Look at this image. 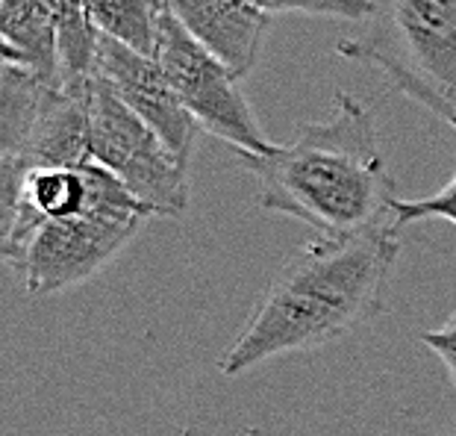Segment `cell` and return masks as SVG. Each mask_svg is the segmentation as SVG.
I'll return each mask as SVG.
<instances>
[{
  "instance_id": "obj_2",
  "label": "cell",
  "mask_w": 456,
  "mask_h": 436,
  "mask_svg": "<svg viewBox=\"0 0 456 436\" xmlns=\"http://www.w3.org/2000/svg\"><path fill=\"white\" fill-rule=\"evenodd\" d=\"M256 180V207L304 221L322 236L395 227L397 186L386 169L371 110L336 92L327 121L304 124L268 153L236 151Z\"/></svg>"
},
{
  "instance_id": "obj_13",
  "label": "cell",
  "mask_w": 456,
  "mask_h": 436,
  "mask_svg": "<svg viewBox=\"0 0 456 436\" xmlns=\"http://www.w3.org/2000/svg\"><path fill=\"white\" fill-rule=\"evenodd\" d=\"M265 15H315V18H342V21H365L371 12V0H248Z\"/></svg>"
},
{
  "instance_id": "obj_12",
  "label": "cell",
  "mask_w": 456,
  "mask_h": 436,
  "mask_svg": "<svg viewBox=\"0 0 456 436\" xmlns=\"http://www.w3.org/2000/svg\"><path fill=\"white\" fill-rule=\"evenodd\" d=\"M60 30V62L62 83L92 80L94 60H98L101 30L94 27L86 0H47Z\"/></svg>"
},
{
  "instance_id": "obj_6",
  "label": "cell",
  "mask_w": 456,
  "mask_h": 436,
  "mask_svg": "<svg viewBox=\"0 0 456 436\" xmlns=\"http://www.w3.org/2000/svg\"><path fill=\"white\" fill-rule=\"evenodd\" d=\"M144 218L83 216L47 221L27 245L18 275L30 295H60L92 280L112 263L142 230Z\"/></svg>"
},
{
  "instance_id": "obj_10",
  "label": "cell",
  "mask_w": 456,
  "mask_h": 436,
  "mask_svg": "<svg viewBox=\"0 0 456 436\" xmlns=\"http://www.w3.org/2000/svg\"><path fill=\"white\" fill-rule=\"evenodd\" d=\"M0 53L4 62L21 65L45 83H62L60 30L47 0H0Z\"/></svg>"
},
{
  "instance_id": "obj_9",
  "label": "cell",
  "mask_w": 456,
  "mask_h": 436,
  "mask_svg": "<svg viewBox=\"0 0 456 436\" xmlns=\"http://www.w3.org/2000/svg\"><path fill=\"white\" fill-rule=\"evenodd\" d=\"M165 6L239 80L254 71L271 15L259 12L248 0H165Z\"/></svg>"
},
{
  "instance_id": "obj_3",
  "label": "cell",
  "mask_w": 456,
  "mask_h": 436,
  "mask_svg": "<svg viewBox=\"0 0 456 436\" xmlns=\"http://www.w3.org/2000/svg\"><path fill=\"white\" fill-rule=\"evenodd\" d=\"M338 53L377 68L456 128V0H371L362 30L342 38Z\"/></svg>"
},
{
  "instance_id": "obj_11",
  "label": "cell",
  "mask_w": 456,
  "mask_h": 436,
  "mask_svg": "<svg viewBox=\"0 0 456 436\" xmlns=\"http://www.w3.org/2000/svg\"><path fill=\"white\" fill-rule=\"evenodd\" d=\"M101 36L133 47L144 56H157L159 12L165 0H86Z\"/></svg>"
},
{
  "instance_id": "obj_1",
  "label": "cell",
  "mask_w": 456,
  "mask_h": 436,
  "mask_svg": "<svg viewBox=\"0 0 456 436\" xmlns=\"http://www.w3.org/2000/svg\"><path fill=\"white\" fill-rule=\"evenodd\" d=\"M397 234V227H374L300 245L262 292L221 372L239 377L271 357L313 351L383 313L386 286L401 257Z\"/></svg>"
},
{
  "instance_id": "obj_16",
  "label": "cell",
  "mask_w": 456,
  "mask_h": 436,
  "mask_svg": "<svg viewBox=\"0 0 456 436\" xmlns=\"http://www.w3.org/2000/svg\"><path fill=\"white\" fill-rule=\"evenodd\" d=\"M448 436H456V428H453V431H451V433H448Z\"/></svg>"
},
{
  "instance_id": "obj_15",
  "label": "cell",
  "mask_w": 456,
  "mask_h": 436,
  "mask_svg": "<svg viewBox=\"0 0 456 436\" xmlns=\"http://www.w3.org/2000/svg\"><path fill=\"white\" fill-rule=\"evenodd\" d=\"M421 342L444 363V369L451 372V381L456 386V313L451 316L448 325H442L439 331L421 333Z\"/></svg>"
},
{
  "instance_id": "obj_5",
  "label": "cell",
  "mask_w": 456,
  "mask_h": 436,
  "mask_svg": "<svg viewBox=\"0 0 456 436\" xmlns=\"http://www.w3.org/2000/svg\"><path fill=\"white\" fill-rule=\"evenodd\" d=\"M157 60L174 92L180 95L183 106L200 124V130L218 136L232 151L268 153L274 148V142L262 133L250 112L245 95L239 89V77L195 36H189V30L165 4L159 12Z\"/></svg>"
},
{
  "instance_id": "obj_14",
  "label": "cell",
  "mask_w": 456,
  "mask_h": 436,
  "mask_svg": "<svg viewBox=\"0 0 456 436\" xmlns=\"http://www.w3.org/2000/svg\"><path fill=\"white\" fill-rule=\"evenodd\" d=\"M430 218H442L456 225V174L453 180L436 195L427 198H415V201H403L397 198L395 203V227L401 230L406 225H415V221H430Z\"/></svg>"
},
{
  "instance_id": "obj_7",
  "label": "cell",
  "mask_w": 456,
  "mask_h": 436,
  "mask_svg": "<svg viewBox=\"0 0 456 436\" xmlns=\"http://www.w3.org/2000/svg\"><path fill=\"white\" fill-rule=\"evenodd\" d=\"M94 74H101L121 95V101L159 133L174 157L189 166L200 124L183 106L157 56H144L110 36H101Z\"/></svg>"
},
{
  "instance_id": "obj_8",
  "label": "cell",
  "mask_w": 456,
  "mask_h": 436,
  "mask_svg": "<svg viewBox=\"0 0 456 436\" xmlns=\"http://www.w3.org/2000/svg\"><path fill=\"white\" fill-rule=\"evenodd\" d=\"M94 80V77H92ZM92 80L60 83L9 153H0V174L36 169H74L92 160Z\"/></svg>"
},
{
  "instance_id": "obj_4",
  "label": "cell",
  "mask_w": 456,
  "mask_h": 436,
  "mask_svg": "<svg viewBox=\"0 0 456 436\" xmlns=\"http://www.w3.org/2000/svg\"><path fill=\"white\" fill-rule=\"evenodd\" d=\"M92 160L110 169L157 218L189 212V166L174 157L159 133L142 121L121 95L94 74L92 80Z\"/></svg>"
}]
</instances>
